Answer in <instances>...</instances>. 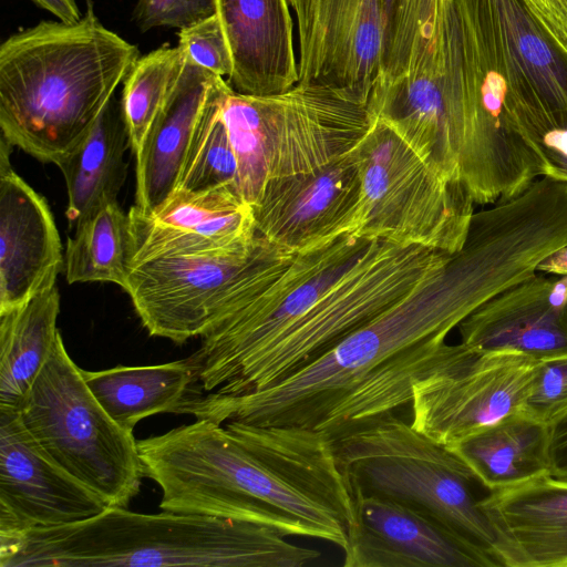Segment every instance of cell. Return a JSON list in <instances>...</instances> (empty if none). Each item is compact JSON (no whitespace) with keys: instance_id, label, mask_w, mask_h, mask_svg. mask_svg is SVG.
<instances>
[{"instance_id":"18","label":"cell","mask_w":567,"mask_h":567,"mask_svg":"<svg viewBox=\"0 0 567 567\" xmlns=\"http://www.w3.org/2000/svg\"><path fill=\"white\" fill-rule=\"evenodd\" d=\"M131 266L145 260L225 252L256 237L251 207L231 188L175 190L151 214L130 208Z\"/></svg>"},{"instance_id":"21","label":"cell","mask_w":567,"mask_h":567,"mask_svg":"<svg viewBox=\"0 0 567 567\" xmlns=\"http://www.w3.org/2000/svg\"><path fill=\"white\" fill-rule=\"evenodd\" d=\"M480 505L507 567H567V478L550 473L488 491Z\"/></svg>"},{"instance_id":"9","label":"cell","mask_w":567,"mask_h":567,"mask_svg":"<svg viewBox=\"0 0 567 567\" xmlns=\"http://www.w3.org/2000/svg\"><path fill=\"white\" fill-rule=\"evenodd\" d=\"M19 412L39 446L107 506L137 496L144 473L133 430L95 399L61 333Z\"/></svg>"},{"instance_id":"3","label":"cell","mask_w":567,"mask_h":567,"mask_svg":"<svg viewBox=\"0 0 567 567\" xmlns=\"http://www.w3.org/2000/svg\"><path fill=\"white\" fill-rule=\"evenodd\" d=\"M370 239L346 235L297 254L249 302L204 337L189 358L190 394L271 388L375 318L386 305Z\"/></svg>"},{"instance_id":"8","label":"cell","mask_w":567,"mask_h":567,"mask_svg":"<svg viewBox=\"0 0 567 567\" xmlns=\"http://www.w3.org/2000/svg\"><path fill=\"white\" fill-rule=\"evenodd\" d=\"M221 116L237 158L238 194L250 207L268 181L348 154L373 121L368 105L298 84L262 96L230 89Z\"/></svg>"},{"instance_id":"14","label":"cell","mask_w":567,"mask_h":567,"mask_svg":"<svg viewBox=\"0 0 567 567\" xmlns=\"http://www.w3.org/2000/svg\"><path fill=\"white\" fill-rule=\"evenodd\" d=\"M299 32L298 85L368 105L380 73L381 0H288Z\"/></svg>"},{"instance_id":"22","label":"cell","mask_w":567,"mask_h":567,"mask_svg":"<svg viewBox=\"0 0 567 567\" xmlns=\"http://www.w3.org/2000/svg\"><path fill=\"white\" fill-rule=\"evenodd\" d=\"M215 13L229 47L235 92L272 95L298 83L287 0H215Z\"/></svg>"},{"instance_id":"24","label":"cell","mask_w":567,"mask_h":567,"mask_svg":"<svg viewBox=\"0 0 567 567\" xmlns=\"http://www.w3.org/2000/svg\"><path fill=\"white\" fill-rule=\"evenodd\" d=\"M127 146L121 102L113 96L87 134L56 165L65 179L70 227L117 202L126 178L124 153Z\"/></svg>"},{"instance_id":"29","label":"cell","mask_w":567,"mask_h":567,"mask_svg":"<svg viewBox=\"0 0 567 567\" xmlns=\"http://www.w3.org/2000/svg\"><path fill=\"white\" fill-rule=\"evenodd\" d=\"M230 89L227 82L204 110L187 147L175 190L198 193L227 187L238 193L237 158L221 116L223 101Z\"/></svg>"},{"instance_id":"38","label":"cell","mask_w":567,"mask_h":567,"mask_svg":"<svg viewBox=\"0 0 567 567\" xmlns=\"http://www.w3.org/2000/svg\"><path fill=\"white\" fill-rule=\"evenodd\" d=\"M42 9L49 11L59 21L73 24L82 19L75 0H32Z\"/></svg>"},{"instance_id":"11","label":"cell","mask_w":567,"mask_h":567,"mask_svg":"<svg viewBox=\"0 0 567 567\" xmlns=\"http://www.w3.org/2000/svg\"><path fill=\"white\" fill-rule=\"evenodd\" d=\"M256 235L239 249L133 264L124 290L144 328L177 344L205 337L295 257Z\"/></svg>"},{"instance_id":"33","label":"cell","mask_w":567,"mask_h":567,"mask_svg":"<svg viewBox=\"0 0 567 567\" xmlns=\"http://www.w3.org/2000/svg\"><path fill=\"white\" fill-rule=\"evenodd\" d=\"M178 45L196 65L221 78L231 74L229 47L216 13L181 29Z\"/></svg>"},{"instance_id":"4","label":"cell","mask_w":567,"mask_h":567,"mask_svg":"<svg viewBox=\"0 0 567 567\" xmlns=\"http://www.w3.org/2000/svg\"><path fill=\"white\" fill-rule=\"evenodd\" d=\"M138 50L92 10L73 24L41 21L0 47V130L42 163L58 165L87 134Z\"/></svg>"},{"instance_id":"19","label":"cell","mask_w":567,"mask_h":567,"mask_svg":"<svg viewBox=\"0 0 567 567\" xmlns=\"http://www.w3.org/2000/svg\"><path fill=\"white\" fill-rule=\"evenodd\" d=\"M457 328L461 342L477 350L516 351L539 361L567 357V275L536 271Z\"/></svg>"},{"instance_id":"32","label":"cell","mask_w":567,"mask_h":567,"mask_svg":"<svg viewBox=\"0 0 567 567\" xmlns=\"http://www.w3.org/2000/svg\"><path fill=\"white\" fill-rule=\"evenodd\" d=\"M520 412L550 429L567 416V357L540 362Z\"/></svg>"},{"instance_id":"2","label":"cell","mask_w":567,"mask_h":567,"mask_svg":"<svg viewBox=\"0 0 567 567\" xmlns=\"http://www.w3.org/2000/svg\"><path fill=\"white\" fill-rule=\"evenodd\" d=\"M159 508L267 525L344 549L354 501L331 439L285 425L208 419L137 440Z\"/></svg>"},{"instance_id":"13","label":"cell","mask_w":567,"mask_h":567,"mask_svg":"<svg viewBox=\"0 0 567 567\" xmlns=\"http://www.w3.org/2000/svg\"><path fill=\"white\" fill-rule=\"evenodd\" d=\"M540 362L516 351H483L465 344L451 364L414 385L411 424L451 447L520 412Z\"/></svg>"},{"instance_id":"36","label":"cell","mask_w":567,"mask_h":567,"mask_svg":"<svg viewBox=\"0 0 567 567\" xmlns=\"http://www.w3.org/2000/svg\"><path fill=\"white\" fill-rule=\"evenodd\" d=\"M550 37L567 51V0H523Z\"/></svg>"},{"instance_id":"1","label":"cell","mask_w":567,"mask_h":567,"mask_svg":"<svg viewBox=\"0 0 567 567\" xmlns=\"http://www.w3.org/2000/svg\"><path fill=\"white\" fill-rule=\"evenodd\" d=\"M482 303L471 274L451 255L440 272L282 382L240 395H192L182 413L334 437L411 403L417 382L461 354L465 344L446 338Z\"/></svg>"},{"instance_id":"28","label":"cell","mask_w":567,"mask_h":567,"mask_svg":"<svg viewBox=\"0 0 567 567\" xmlns=\"http://www.w3.org/2000/svg\"><path fill=\"white\" fill-rule=\"evenodd\" d=\"M128 213L110 203L75 225L64 256L69 284L112 282L125 288L131 268Z\"/></svg>"},{"instance_id":"20","label":"cell","mask_w":567,"mask_h":567,"mask_svg":"<svg viewBox=\"0 0 567 567\" xmlns=\"http://www.w3.org/2000/svg\"><path fill=\"white\" fill-rule=\"evenodd\" d=\"M64 268L50 207L11 167L0 163V312L55 285Z\"/></svg>"},{"instance_id":"34","label":"cell","mask_w":567,"mask_h":567,"mask_svg":"<svg viewBox=\"0 0 567 567\" xmlns=\"http://www.w3.org/2000/svg\"><path fill=\"white\" fill-rule=\"evenodd\" d=\"M215 14V0H138L133 19L142 32L192 25Z\"/></svg>"},{"instance_id":"37","label":"cell","mask_w":567,"mask_h":567,"mask_svg":"<svg viewBox=\"0 0 567 567\" xmlns=\"http://www.w3.org/2000/svg\"><path fill=\"white\" fill-rule=\"evenodd\" d=\"M550 462L551 474L567 478V416L551 427Z\"/></svg>"},{"instance_id":"27","label":"cell","mask_w":567,"mask_h":567,"mask_svg":"<svg viewBox=\"0 0 567 567\" xmlns=\"http://www.w3.org/2000/svg\"><path fill=\"white\" fill-rule=\"evenodd\" d=\"M91 392L121 426L133 430L143 419L174 413L192 385L195 373L189 358L154 365H116L100 371L82 369Z\"/></svg>"},{"instance_id":"35","label":"cell","mask_w":567,"mask_h":567,"mask_svg":"<svg viewBox=\"0 0 567 567\" xmlns=\"http://www.w3.org/2000/svg\"><path fill=\"white\" fill-rule=\"evenodd\" d=\"M533 145L543 163V176L567 182V117L540 132Z\"/></svg>"},{"instance_id":"12","label":"cell","mask_w":567,"mask_h":567,"mask_svg":"<svg viewBox=\"0 0 567 567\" xmlns=\"http://www.w3.org/2000/svg\"><path fill=\"white\" fill-rule=\"evenodd\" d=\"M465 73L453 0H439L412 52L406 73L373 90L368 109L444 177L463 182L460 137Z\"/></svg>"},{"instance_id":"16","label":"cell","mask_w":567,"mask_h":567,"mask_svg":"<svg viewBox=\"0 0 567 567\" xmlns=\"http://www.w3.org/2000/svg\"><path fill=\"white\" fill-rule=\"evenodd\" d=\"M106 507L39 446L19 411H0V538L82 522Z\"/></svg>"},{"instance_id":"15","label":"cell","mask_w":567,"mask_h":567,"mask_svg":"<svg viewBox=\"0 0 567 567\" xmlns=\"http://www.w3.org/2000/svg\"><path fill=\"white\" fill-rule=\"evenodd\" d=\"M362 207L361 176L349 152L313 171L268 181L251 209L257 235L297 255L358 236Z\"/></svg>"},{"instance_id":"7","label":"cell","mask_w":567,"mask_h":567,"mask_svg":"<svg viewBox=\"0 0 567 567\" xmlns=\"http://www.w3.org/2000/svg\"><path fill=\"white\" fill-rule=\"evenodd\" d=\"M351 495L375 496L431 516L497 559L494 528L474 493L480 483L451 449L394 413L331 437Z\"/></svg>"},{"instance_id":"30","label":"cell","mask_w":567,"mask_h":567,"mask_svg":"<svg viewBox=\"0 0 567 567\" xmlns=\"http://www.w3.org/2000/svg\"><path fill=\"white\" fill-rule=\"evenodd\" d=\"M185 62L179 45H164L138 58L124 80L122 113L128 144L136 155Z\"/></svg>"},{"instance_id":"25","label":"cell","mask_w":567,"mask_h":567,"mask_svg":"<svg viewBox=\"0 0 567 567\" xmlns=\"http://www.w3.org/2000/svg\"><path fill=\"white\" fill-rule=\"evenodd\" d=\"M551 429L513 413L449 447L487 491L508 487L550 473Z\"/></svg>"},{"instance_id":"17","label":"cell","mask_w":567,"mask_h":567,"mask_svg":"<svg viewBox=\"0 0 567 567\" xmlns=\"http://www.w3.org/2000/svg\"><path fill=\"white\" fill-rule=\"evenodd\" d=\"M344 567H496L498 563L435 518L402 504L353 495Z\"/></svg>"},{"instance_id":"31","label":"cell","mask_w":567,"mask_h":567,"mask_svg":"<svg viewBox=\"0 0 567 567\" xmlns=\"http://www.w3.org/2000/svg\"><path fill=\"white\" fill-rule=\"evenodd\" d=\"M437 0H381L383 43L380 73L373 90L403 76L415 42L431 18Z\"/></svg>"},{"instance_id":"39","label":"cell","mask_w":567,"mask_h":567,"mask_svg":"<svg viewBox=\"0 0 567 567\" xmlns=\"http://www.w3.org/2000/svg\"><path fill=\"white\" fill-rule=\"evenodd\" d=\"M536 271L550 275H567V244L544 257L537 265Z\"/></svg>"},{"instance_id":"5","label":"cell","mask_w":567,"mask_h":567,"mask_svg":"<svg viewBox=\"0 0 567 567\" xmlns=\"http://www.w3.org/2000/svg\"><path fill=\"white\" fill-rule=\"evenodd\" d=\"M267 525L107 506L82 522L0 538V567H303L320 553Z\"/></svg>"},{"instance_id":"26","label":"cell","mask_w":567,"mask_h":567,"mask_svg":"<svg viewBox=\"0 0 567 567\" xmlns=\"http://www.w3.org/2000/svg\"><path fill=\"white\" fill-rule=\"evenodd\" d=\"M56 284L0 312V411H19L61 333Z\"/></svg>"},{"instance_id":"23","label":"cell","mask_w":567,"mask_h":567,"mask_svg":"<svg viewBox=\"0 0 567 567\" xmlns=\"http://www.w3.org/2000/svg\"><path fill=\"white\" fill-rule=\"evenodd\" d=\"M226 83L185 55L181 74L135 155V209L151 214L174 193L196 125Z\"/></svg>"},{"instance_id":"6","label":"cell","mask_w":567,"mask_h":567,"mask_svg":"<svg viewBox=\"0 0 567 567\" xmlns=\"http://www.w3.org/2000/svg\"><path fill=\"white\" fill-rule=\"evenodd\" d=\"M456 3L465 70L464 135L499 148L519 137L524 122L563 120L567 115V51L523 0Z\"/></svg>"},{"instance_id":"10","label":"cell","mask_w":567,"mask_h":567,"mask_svg":"<svg viewBox=\"0 0 567 567\" xmlns=\"http://www.w3.org/2000/svg\"><path fill=\"white\" fill-rule=\"evenodd\" d=\"M350 154L362 182L359 237L449 255L463 247L475 213L463 182L444 177L379 118Z\"/></svg>"}]
</instances>
